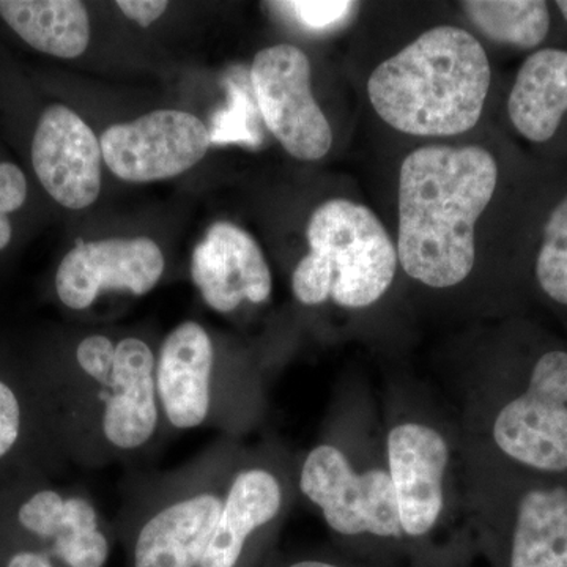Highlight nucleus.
<instances>
[{"instance_id": "obj_1", "label": "nucleus", "mask_w": 567, "mask_h": 567, "mask_svg": "<svg viewBox=\"0 0 567 567\" xmlns=\"http://www.w3.org/2000/svg\"><path fill=\"white\" fill-rule=\"evenodd\" d=\"M297 488L338 539L371 555L412 551L388 468L382 406L347 385L297 472Z\"/></svg>"}, {"instance_id": "obj_2", "label": "nucleus", "mask_w": 567, "mask_h": 567, "mask_svg": "<svg viewBox=\"0 0 567 567\" xmlns=\"http://www.w3.org/2000/svg\"><path fill=\"white\" fill-rule=\"evenodd\" d=\"M466 456L567 481V352L547 350L524 374L475 365L442 385Z\"/></svg>"}, {"instance_id": "obj_3", "label": "nucleus", "mask_w": 567, "mask_h": 567, "mask_svg": "<svg viewBox=\"0 0 567 567\" xmlns=\"http://www.w3.org/2000/svg\"><path fill=\"white\" fill-rule=\"evenodd\" d=\"M498 167L477 145L416 148L399 175L398 257L431 290L461 286L475 270V226L494 197Z\"/></svg>"}, {"instance_id": "obj_4", "label": "nucleus", "mask_w": 567, "mask_h": 567, "mask_svg": "<svg viewBox=\"0 0 567 567\" xmlns=\"http://www.w3.org/2000/svg\"><path fill=\"white\" fill-rule=\"evenodd\" d=\"M380 406L399 520L412 551L472 533L464 443L450 406L423 385H390Z\"/></svg>"}, {"instance_id": "obj_5", "label": "nucleus", "mask_w": 567, "mask_h": 567, "mask_svg": "<svg viewBox=\"0 0 567 567\" xmlns=\"http://www.w3.org/2000/svg\"><path fill=\"white\" fill-rule=\"evenodd\" d=\"M491 63L464 29H431L380 63L368 82L377 114L413 136H454L475 128L483 114Z\"/></svg>"}, {"instance_id": "obj_6", "label": "nucleus", "mask_w": 567, "mask_h": 567, "mask_svg": "<svg viewBox=\"0 0 567 567\" xmlns=\"http://www.w3.org/2000/svg\"><path fill=\"white\" fill-rule=\"evenodd\" d=\"M470 528L499 567H567V481L466 456Z\"/></svg>"}, {"instance_id": "obj_7", "label": "nucleus", "mask_w": 567, "mask_h": 567, "mask_svg": "<svg viewBox=\"0 0 567 567\" xmlns=\"http://www.w3.org/2000/svg\"><path fill=\"white\" fill-rule=\"evenodd\" d=\"M308 241L311 251L292 275V292L301 305L333 301L347 311H363L393 287L398 248L371 208L328 200L309 219Z\"/></svg>"}, {"instance_id": "obj_8", "label": "nucleus", "mask_w": 567, "mask_h": 567, "mask_svg": "<svg viewBox=\"0 0 567 567\" xmlns=\"http://www.w3.org/2000/svg\"><path fill=\"white\" fill-rule=\"evenodd\" d=\"M74 360L87 379L84 405L104 446L117 453L147 446L162 424L151 346L140 338L114 344L107 336L91 334L78 344Z\"/></svg>"}, {"instance_id": "obj_9", "label": "nucleus", "mask_w": 567, "mask_h": 567, "mask_svg": "<svg viewBox=\"0 0 567 567\" xmlns=\"http://www.w3.org/2000/svg\"><path fill=\"white\" fill-rule=\"evenodd\" d=\"M254 99L265 125L284 148L303 162L330 152L333 132L311 91V63L300 48L276 44L254 58Z\"/></svg>"}, {"instance_id": "obj_10", "label": "nucleus", "mask_w": 567, "mask_h": 567, "mask_svg": "<svg viewBox=\"0 0 567 567\" xmlns=\"http://www.w3.org/2000/svg\"><path fill=\"white\" fill-rule=\"evenodd\" d=\"M297 476L271 454L240 462L227 476L221 516L199 567H238L257 540L276 532L292 506Z\"/></svg>"}, {"instance_id": "obj_11", "label": "nucleus", "mask_w": 567, "mask_h": 567, "mask_svg": "<svg viewBox=\"0 0 567 567\" xmlns=\"http://www.w3.org/2000/svg\"><path fill=\"white\" fill-rule=\"evenodd\" d=\"M112 174L125 182L164 181L186 173L210 148V132L196 115L159 110L117 123L100 141Z\"/></svg>"}, {"instance_id": "obj_12", "label": "nucleus", "mask_w": 567, "mask_h": 567, "mask_svg": "<svg viewBox=\"0 0 567 567\" xmlns=\"http://www.w3.org/2000/svg\"><path fill=\"white\" fill-rule=\"evenodd\" d=\"M29 159L41 188L62 207L82 210L99 199L102 145L91 126L65 104H48L40 112Z\"/></svg>"}, {"instance_id": "obj_13", "label": "nucleus", "mask_w": 567, "mask_h": 567, "mask_svg": "<svg viewBox=\"0 0 567 567\" xmlns=\"http://www.w3.org/2000/svg\"><path fill=\"white\" fill-rule=\"evenodd\" d=\"M163 274L162 249L151 238L78 241L55 271V293L66 308L84 311L106 290L148 293Z\"/></svg>"}, {"instance_id": "obj_14", "label": "nucleus", "mask_w": 567, "mask_h": 567, "mask_svg": "<svg viewBox=\"0 0 567 567\" xmlns=\"http://www.w3.org/2000/svg\"><path fill=\"white\" fill-rule=\"evenodd\" d=\"M192 278L205 303L227 315L249 301L267 303L274 290L270 267L251 235L233 223L213 224L193 252Z\"/></svg>"}, {"instance_id": "obj_15", "label": "nucleus", "mask_w": 567, "mask_h": 567, "mask_svg": "<svg viewBox=\"0 0 567 567\" xmlns=\"http://www.w3.org/2000/svg\"><path fill=\"white\" fill-rule=\"evenodd\" d=\"M226 481L223 487L185 492L153 511L134 540L133 567H199L221 516Z\"/></svg>"}, {"instance_id": "obj_16", "label": "nucleus", "mask_w": 567, "mask_h": 567, "mask_svg": "<svg viewBox=\"0 0 567 567\" xmlns=\"http://www.w3.org/2000/svg\"><path fill=\"white\" fill-rule=\"evenodd\" d=\"M215 347L203 324L183 322L164 339L155 364L162 416L178 431L207 423L213 406Z\"/></svg>"}, {"instance_id": "obj_17", "label": "nucleus", "mask_w": 567, "mask_h": 567, "mask_svg": "<svg viewBox=\"0 0 567 567\" xmlns=\"http://www.w3.org/2000/svg\"><path fill=\"white\" fill-rule=\"evenodd\" d=\"M18 524L29 535L51 543L52 554L69 567H104L110 539L99 511L84 496L40 488L18 507Z\"/></svg>"}, {"instance_id": "obj_18", "label": "nucleus", "mask_w": 567, "mask_h": 567, "mask_svg": "<svg viewBox=\"0 0 567 567\" xmlns=\"http://www.w3.org/2000/svg\"><path fill=\"white\" fill-rule=\"evenodd\" d=\"M567 111V51H537L518 70L507 112L522 136L547 142Z\"/></svg>"}, {"instance_id": "obj_19", "label": "nucleus", "mask_w": 567, "mask_h": 567, "mask_svg": "<svg viewBox=\"0 0 567 567\" xmlns=\"http://www.w3.org/2000/svg\"><path fill=\"white\" fill-rule=\"evenodd\" d=\"M0 20L22 43L52 58H80L91 41L87 9L78 0H0Z\"/></svg>"}, {"instance_id": "obj_20", "label": "nucleus", "mask_w": 567, "mask_h": 567, "mask_svg": "<svg viewBox=\"0 0 567 567\" xmlns=\"http://www.w3.org/2000/svg\"><path fill=\"white\" fill-rule=\"evenodd\" d=\"M462 7L488 40L522 50L543 43L550 28L547 3L540 0H468Z\"/></svg>"}, {"instance_id": "obj_21", "label": "nucleus", "mask_w": 567, "mask_h": 567, "mask_svg": "<svg viewBox=\"0 0 567 567\" xmlns=\"http://www.w3.org/2000/svg\"><path fill=\"white\" fill-rule=\"evenodd\" d=\"M229 100L224 110H219L212 117V144H244L257 147L262 144L260 132V111L254 95L240 82L227 81Z\"/></svg>"}, {"instance_id": "obj_22", "label": "nucleus", "mask_w": 567, "mask_h": 567, "mask_svg": "<svg viewBox=\"0 0 567 567\" xmlns=\"http://www.w3.org/2000/svg\"><path fill=\"white\" fill-rule=\"evenodd\" d=\"M536 278L550 300L567 306V197L551 212L544 229Z\"/></svg>"}, {"instance_id": "obj_23", "label": "nucleus", "mask_w": 567, "mask_h": 567, "mask_svg": "<svg viewBox=\"0 0 567 567\" xmlns=\"http://www.w3.org/2000/svg\"><path fill=\"white\" fill-rule=\"evenodd\" d=\"M29 181L24 169L10 159L0 158V252L9 249L14 237L13 216L25 207Z\"/></svg>"}, {"instance_id": "obj_24", "label": "nucleus", "mask_w": 567, "mask_h": 567, "mask_svg": "<svg viewBox=\"0 0 567 567\" xmlns=\"http://www.w3.org/2000/svg\"><path fill=\"white\" fill-rule=\"evenodd\" d=\"M24 424L25 410L20 394L0 379V462L7 461L20 446Z\"/></svg>"}, {"instance_id": "obj_25", "label": "nucleus", "mask_w": 567, "mask_h": 567, "mask_svg": "<svg viewBox=\"0 0 567 567\" xmlns=\"http://www.w3.org/2000/svg\"><path fill=\"white\" fill-rule=\"evenodd\" d=\"M278 6L287 7L301 24L309 29L330 28L341 20H344L347 13L352 10V2H331V0H301V2H284Z\"/></svg>"}, {"instance_id": "obj_26", "label": "nucleus", "mask_w": 567, "mask_h": 567, "mask_svg": "<svg viewBox=\"0 0 567 567\" xmlns=\"http://www.w3.org/2000/svg\"><path fill=\"white\" fill-rule=\"evenodd\" d=\"M169 3L164 0H118L117 7L142 28H148L159 17H163Z\"/></svg>"}, {"instance_id": "obj_27", "label": "nucleus", "mask_w": 567, "mask_h": 567, "mask_svg": "<svg viewBox=\"0 0 567 567\" xmlns=\"http://www.w3.org/2000/svg\"><path fill=\"white\" fill-rule=\"evenodd\" d=\"M7 567H54L51 558L41 551L22 550L14 554Z\"/></svg>"}, {"instance_id": "obj_28", "label": "nucleus", "mask_w": 567, "mask_h": 567, "mask_svg": "<svg viewBox=\"0 0 567 567\" xmlns=\"http://www.w3.org/2000/svg\"><path fill=\"white\" fill-rule=\"evenodd\" d=\"M284 567H349L342 561H334V559L327 558H301L295 559L292 563H287Z\"/></svg>"}, {"instance_id": "obj_29", "label": "nucleus", "mask_w": 567, "mask_h": 567, "mask_svg": "<svg viewBox=\"0 0 567 567\" xmlns=\"http://www.w3.org/2000/svg\"><path fill=\"white\" fill-rule=\"evenodd\" d=\"M559 11H561L563 17H565V20L567 21V0H559L557 2Z\"/></svg>"}]
</instances>
